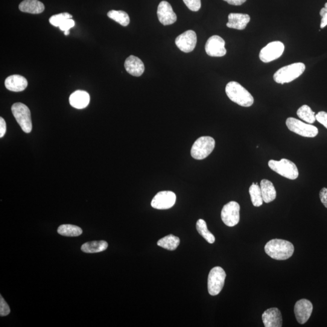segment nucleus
<instances>
[{
    "mask_svg": "<svg viewBox=\"0 0 327 327\" xmlns=\"http://www.w3.org/2000/svg\"><path fill=\"white\" fill-rule=\"evenodd\" d=\"M284 49V45L282 42H271L261 49L259 54L260 60L264 63H270L281 57Z\"/></svg>",
    "mask_w": 327,
    "mask_h": 327,
    "instance_id": "obj_10",
    "label": "nucleus"
},
{
    "mask_svg": "<svg viewBox=\"0 0 327 327\" xmlns=\"http://www.w3.org/2000/svg\"><path fill=\"white\" fill-rule=\"evenodd\" d=\"M197 43L195 32L189 30L180 35L175 40V44L181 51L189 53L194 50Z\"/></svg>",
    "mask_w": 327,
    "mask_h": 327,
    "instance_id": "obj_12",
    "label": "nucleus"
},
{
    "mask_svg": "<svg viewBox=\"0 0 327 327\" xmlns=\"http://www.w3.org/2000/svg\"><path fill=\"white\" fill-rule=\"evenodd\" d=\"M261 191L262 199L265 203H270L276 199V191L273 183L268 180H262L261 182Z\"/></svg>",
    "mask_w": 327,
    "mask_h": 327,
    "instance_id": "obj_22",
    "label": "nucleus"
},
{
    "mask_svg": "<svg viewBox=\"0 0 327 327\" xmlns=\"http://www.w3.org/2000/svg\"><path fill=\"white\" fill-rule=\"evenodd\" d=\"M313 306L307 299H302L298 300L294 305V314L297 322L300 324H304L310 317Z\"/></svg>",
    "mask_w": 327,
    "mask_h": 327,
    "instance_id": "obj_14",
    "label": "nucleus"
},
{
    "mask_svg": "<svg viewBox=\"0 0 327 327\" xmlns=\"http://www.w3.org/2000/svg\"><path fill=\"white\" fill-rule=\"evenodd\" d=\"M157 17L161 24L165 26L171 25L176 22L177 17L169 3L162 1L157 7Z\"/></svg>",
    "mask_w": 327,
    "mask_h": 327,
    "instance_id": "obj_15",
    "label": "nucleus"
},
{
    "mask_svg": "<svg viewBox=\"0 0 327 327\" xmlns=\"http://www.w3.org/2000/svg\"><path fill=\"white\" fill-rule=\"evenodd\" d=\"M69 34H70L69 31H64V35H65V36H68Z\"/></svg>",
    "mask_w": 327,
    "mask_h": 327,
    "instance_id": "obj_40",
    "label": "nucleus"
},
{
    "mask_svg": "<svg viewBox=\"0 0 327 327\" xmlns=\"http://www.w3.org/2000/svg\"><path fill=\"white\" fill-rule=\"evenodd\" d=\"M197 229L200 234L210 244H214L215 238L214 235L208 230L206 221L200 219L197 223Z\"/></svg>",
    "mask_w": 327,
    "mask_h": 327,
    "instance_id": "obj_29",
    "label": "nucleus"
},
{
    "mask_svg": "<svg viewBox=\"0 0 327 327\" xmlns=\"http://www.w3.org/2000/svg\"><path fill=\"white\" fill-rule=\"evenodd\" d=\"M75 23L74 20H73L72 19H69L65 20L62 24L60 26L59 28L61 31H69L70 29L74 27Z\"/></svg>",
    "mask_w": 327,
    "mask_h": 327,
    "instance_id": "obj_33",
    "label": "nucleus"
},
{
    "mask_svg": "<svg viewBox=\"0 0 327 327\" xmlns=\"http://www.w3.org/2000/svg\"><path fill=\"white\" fill-rule=\"evenodd\" d=\"M11 309L7 302L5 301L4 297L0 296V316H8L10 313Z\"/></svg>",
    "mask_w": 327,
    "mask_h": 327,
    "instance_id": "obj_32",
    "label": "nucleus"
},
{
    "mask_svg": "<svg viewBox=\"0 0 327 327\" xmlns=\"http://www.w3.org/2000/svg\"><path fill=\"white\" fill-rule=\"evenodd\" d=\"M72 18V15L68 13H64L52 16L50 19H49V22H50L52 25L55 26V27H60V26L65 20Z\"/></svg>",
    "mask_w": 327,
    "mask_h": 327,
    "instance_id": "obj_30",
    "label": "nucleus"
},
{
    "mask_svg": "<svg viewBox=\"0 0 327 327\" xmlns=\"http://www.w3.org/2000/svg\"><path fill=\"white\" fill-rule=\"evenodd\" d=\"M225 45L226 43L221 37L214 36L210 37L206 44V53L210 57H224L227 54Z\"/></svg>",
    "mask_w": 327,
    "mask_h": 327,
    "instance_id": "obj_13",
    "label": "nucleus"
},
{
    "mask_svg": "<svg viewBox=\"0 0 327 327\" xmlns=\"http://www.w3.org/2000/svg\"><path fill=\"white\" fill-rule=\"evenodd\" d=\"M228 19L227 27L237 30H244L250 21V17L248 14L231 13Z\"/></svg>",
    "mask_w": 327,
    "mask_h": 327,
    "instance_id": "obj_19",
    "label": "nucleus"
},
{
    "mask_svg": "<svg viewBox=\"0 0 327 327\" xmlns=\"http://www.w3.org/2000/svg\"><path fill=\"white\" fill-rule=\"evenodd\" d=\"M45 5L39 0H24L19 5V10L23 13L39 14L45 11Z\"/></svg>",
    "mask_w": 327,
    "mask_h": 327,
    "instance_id": "obj_21",
    "label": "nucleus"
},
{
    "mask_svg": "<svg viewBox=\"0 0 327 327\" xmlns=\"http://www.w3.org/2000/svg\"><path fill=\"white\" fill-rule=\"evenodd\" d=\"M224 1L231 5L241 6L244 4L247 0H224Z\"/></svg>",
    "mask_w": 327,
    "mask_h": 327,
    "instance_id": "obj_37",
    "label": "nucleus"
},
{
    "mask_svg": "<svg viewBox=\"0 0 327 327\" xmlns=\"http://www.w3.org/2000/svg\"><path fill=\"white\" fill-rule=\"evenodd\" d=\"M268 166L271 170L289 180H296L299 176L298 169L295 164L287 159H282L279 161L270 160Z\"/></svg>",
    "mask_w": 327,
    "mask_h": 327,
    "instance_id": "obj_4",
    "label": "nucleus"
},
{
    "mask_svg": "<svg viewBox=\"0 0 327 327\" xmlns=\"http://www.w3.org/2000/svg\"><path fill=\"white\" fill-rule=\"evenodd\" d=\"M107 16L122 26H127L129 25V16L124 11L112 10L107 13Z\"/></svg>",
    "mask_w": 327,
    "mask_h": 327,
    "instance_id": "obj_27",
    "label": "nucleus"
},
{
    "mask_svg": "<svg viewBox=\"0 0 327 327\" xmlns=\"http://www.w3.org/2000/svg\"><path fill=\"white\" fill-rule=\"evenodd\" d=\"M11 110L23 132L26 133L31 132L32 123L31 111L29 107L24 104L17 103L13 105Z\"/></svg>",
    "mask_w": 327,
    "mask_h": 327,
    "instance_id": "obj_6",
    "label": "nucleus"
},
{
    "mask_svg": "<svg viewBox=\"0 0 327 327\" xmlns=\"http://www.w3.org/2000/svg\"><path fill=\"white\" fill-rule=\"evenodd\" d=\"M321 20L320 28L323 29L327 25V13L323 15Z\"/></svg>",
    "mask_w": 327,
    "mask_h": 327,
    "instance_id": "obj_38",
    "label": "nucleus"
},
{
    "mask_svg": "<svg viewBox=\"0 0 327 327\" xmlns=\"http://www.w3.org/2000/svg\"><path fill=\"white\" fill-rule=\"evenodd\" d=\"M297 115L300 119L308 124H313L316 121V115L307 105H303L297 111Z\"/></svg>",
    "mask_w": 327,
    "mask_h": 327,
    "instance_id": "obj_26",
    "label": "nucleus"
},
{
    "mask_svg": "<svg viewBox=\"0 0 327 327\" xmlns=\"http://www.w3.org/2000/svg\"><path fill=\"white\" fill-rule=\"evenodd\" d=\"M7 132V123L5 119L2 117L0 118V138H3Z\"/></svg>",
    "mask_w": 327,
    "mask_h": 327,
    "instance_id": "obj_36",
    "label": "nucleus"
},
{
    "mask_svg": "<svg viewBox=\"0 0 327 327\" xmlns=\"http://www.w3.org/2000/svg\"><path fill=\"white\" fill-rule=\"evenodd\" d=\"M5 84L7 89L10 91L19 92L26 89L28 82L22 75H13L6 79Z\"/></svg>",
    "mask_w": 327,
    "mask_h": 327,
    "instance_id": "obj_18",
    "label": "nucleus"
},
{
    "mask_svg": "<svg viewBox=\"0 0 327 327\" xmlns=\"http://www.w3.org/2000/svg\"><path fill=\"white\" fill-rule=\"evenodd\" d=\"M226 273L223 268L215 267L210 270L208 277V291L210 295L217 296L224 287Z\"/></svg>",
    "mask_w": 327,
    "mask_h": 327,
    "instance_id": "obj_7",
    "label": "nucleus"
},
{
    "mask_svg": "<svg viewBox=\"0 0 327 327\" xmlns=\"http://www.w3.org/2000/svg\"><path fill=\"white\" fill-rule=\"evenodd\" d=\"M262 319L265 327H281L282 326V315L278 308L267 309L262 314Z\"/></svg>",
    "mask_w": 327,
    "mask_h": 327,
    "instance_id": "obj_16",
    "label": "nucleus"
},
{
    "mask_svg": "<svg viewBox=\"0 0 327 327\" xmlns=\"http://www.w3.org/2000/svg\"><path fill=\"white\" fill-rule=\"evenodd\" d=\"M215 147V141L211 136H201L196 140L191 149V155L195 159L202 160L211 154Z\"/></svg>",
    "mask_w": 327,
    "mask_h": 327,
    "instance_id": "obj_5",
    "label": "nucleus"
},
{
    "mask_svg": "<svg viewBox=\"0 0 327 327\" xmlns=\"http://www.w3.org/2000/svg\"><path fill=\"white\" fill-rule=\"evenodd\" d=\"M108 247L107 242L104 241L86 242L82 245L81 249L86 253H95L103 252Z\"/></svg>",
    "mask_w": 327,
    "mask_h": 327,
    "instance_id": "obj_23",
    "label": "nucleus"
},
{
    "mask_svg": "<svg viewBox=\"0 0 327 327\" xmlns=\"http://www.w3.org/2000/svg\"><path fill=\"white\" fill-rule=\"evenodd\" d=\"M319 197L321 202L327 209V188H323L321 189L319 193Z\"/></svg>",
    "mask_w": 327,
    "mask_h": 327,
    "instance_id": "obj_35",
    "label": "nucleus"
},
{
    "mask_svg": "<svg viewBox=\"0 0 327 327\" xmlns=\"http://www.w3.org/2000/svg\"><path fill=\"white\" fill-rule=\"evenodd\" d=\"M327 13V3L325 5V7L323 8L322 10L320 11V15L321 17H322L324 14Z\"/></svg>",
    "mask_w": 327,
    "mask_h": 327,
    "instance_id": "obj_39",
    "label": "nucleus"
},
{
    "mask_svg": "<svg viewBox=\"0 0 327 327\" xmlns=\"http://www.w3.org/2000/svg\"><path fill=\"white\" fill-rule=\"evenodd\" d=\"M265 251L271 258L282 261L290 258L293 255L294 247L290 242L274 239L265 245Z\"/></svg>",
    "mask_w": 327,
    "mask_h": 327,
    "instance_id": "obj_1",
    "label": "nucleus"
},
{
    "mask_svg": "<svg viewBox=\"0 0 327 327\" xmlns=\"http://www.w3.org/2000/svg\"><path fill=\"white\" fill-rule=\"evenodd\" d=\"M124 68L128 74L134 77H140L145 70L144 64L142 61L133 55H130L125 60Z\"/></svg>",
    "mask_w": 327,
    "mask_h": 327,
    "instance_id": "obj_17",
    "label": "nucleus"
},
{
    "mask_svg": "<svg viewBox=\"0 0 327 327\" xmlns=\"http://www.w3.org/2000/svg\"><path fill=\"white\" fill-rule=\"evenodd\" d=\"M226 92L230 100L239 106L248 107L254 103L252 94L237 82H229L227 84Z\"/></svg>",
    "mask_w": 327,
    "mask_h": 327,
    "instance_id": "obj_2",
    "label": "nucleus"
},
{
    "mask_svg": "<svg viewBox=\"0 0 327 327\" xmlns=\"http://www.w3.org/2000/svg\"><path fill=\"white\" fill-rule=\"evenodd\" d=\"M286 125L289 130L297 135L306 137V138H314L318 134L316 127L311 124H306L299 119L294 118H288L286 121Z\"/></svg>",
    "mask_w": 327,
    "mask_h": 327,
    "instance_id": "obj_8",
    "label": "nucleus"
},
{
    "mask_svg": "<svg viewBox=\"0 0 327 327\" xmlns=\"http://www.w3.org/2000/svg\"><path fill=\"white\" fill-rule=\"evenodd\" d=\"M180 243V239L177 236L169 235L165 236L157 242V245L164 249L173 251L176 250Z\"/></svg>",
    "mask_w": 327,
    "mask_h": 327,
    "instance_id": "obj_24",
    "label": "nucleus"
},
{
    "mask_svg": "<svg viewBox=\"0 0 327 327\" xmlns=\"http://www.w3.org/2000/svg\"><path fill=\"white\" fill-rule=\"evenodd\" d=\"M176 195L171 191L157 193L151 201V206L154 209L166 210L172 208L176 203Z\"/></svg>",
    "mask_w": 327,
    "mask_h": 327,
    "instance_id": "obj_11",
    "label": "nucleus"
},
{
    "mask_svg": "<svg viewBox=\"0 0 327 327\" xmlns=\"http://www.w3.org/2000/svg\"><path fill=\"white\" fill-rule=\"evenodd\" d=\"M249 194L251 197V201L253 205L255 207H260L263 204L261 188L258 186V183H253L250 187Z\"/></svg>",
    "mask_w": 327,
    "mask_h": 327,
    "instance_id": "obj_28",
    "label": "nucleus"
},
{
    "mask_svg": "<svg viewBox=\"0 0 327 327\" xmlns=\"http://www.w3.org/2000/svg\"><path fill=\"white\" fill-rule=\"evenodd\" d=\"M305 66L302 63H296L283 67L274 74L273 79L277 83H290L300 77L305 71Z\"/></svg>",
    "mask_w": 327,
    "mask_h": 327,
    "instance_id": "obj_3",
    "label": "nucleus"
},
{
    "mask_svg": "<svg viewBox=\"0 0 327 327\" xmlns=\"http://www.w3.org/2000/svg\"><path fill=\"white\" fill-rule=\"evenodd\" d=\"M184 2L190 10L197 12L201 7V0H183Z\"/></svg>",
    "mask_w": 327,
    "mask_h": 327,
    "instance_id": "obj_31",
    "label": "nucleus"
},
{
    "mask_svg": "<svg viewBox=\"0 0 327 327\" xmlns=\"http://www.w3.org/2000/svg\"><path fill=\"white\" fill-rule=\"evenodd\" d=\"M240 206L235 201H230L223 207L221 211V219L229 227H234L240 220Z\"/></svg>",
    "mask_w": 327,
    "mask_h": 327,
    "instance_id": "obj_9",
    "label": "nucleus"
},
{
    "mask_svg": "<svg viewBox=\"0 0 327 327\" xmlns=\"http://www.w3.org/2000/svg\"><path fill=\"white\" fill-rule=\"evenodd\" d=\"M57 232L60 235L69 237H76L83 233L80 227L74 225L63 224L58 227Z\"/></svg>",
    "mask_w": 327,
    "mask_h": 327,
    "instance_id": "obj_25",
    "label": "nucleus"
},
{
    "mask_svg": "<svg viewBox=\"0 0 327 327\" xmlns=\"http://www.w3.org/2000/svg\"><path fill=\"white\" fill-rule=\"evenodd\" d=\"M90 99V95L87 92L77 90L70 96L69 103L75 109H83L88 106Z\"/></svg>",
    "mask_w": 327,
    "mask_h": 327,
    "instance_id": "obj_20",
    "label": "nucleus"
},
{
    "mask_svg": "<svg viewBox=\"0 0 327 327\" xmlns=\"http://www.w3.org/2000/svg\"><path fill=\"white\" fill-rule=\"evenodd\" d=\"M316 120L327 129V113L321 111L316 115Z\"/></svg>",
    "mask_w": 327,
    "mask_h": 327,
    "instance_id": "obj_34",
    "label": "nucleus"
}]
</instances>
